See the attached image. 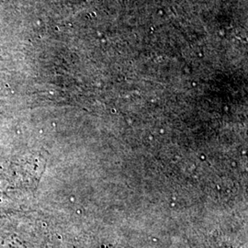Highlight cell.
I'll return each instance as SVG.
<instances>
[{"mask_svg":"<svg viewBox=\"0 0 248 248\" xmlns=\"http://www.w3.org/2000/svg\"><path fill=\"white\" fill-rule=\"evenodd\" d=\"M37 176L35 168L31 160L22 158L0 170V193L16 194L31 188Z\"/></svg>","mask_w":248,"mask_h":248,"instance_id":"cell-1","label":"cell"}]
</instances>
